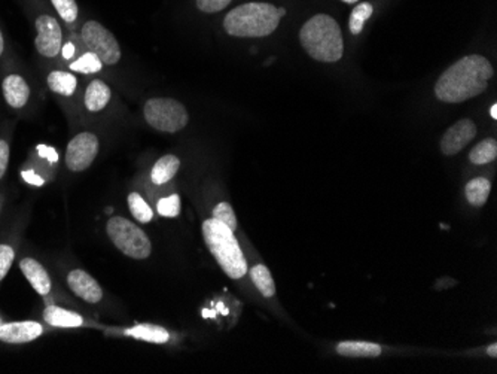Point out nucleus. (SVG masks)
Returning a JSON list of instances; mask_svg holds the SVG:
<instances>
[{
  "instance_id": "nucleus-5",
  "label": "nucleus",
  "mask_w": 497,
  "mask_h": 374,
  "mask_svg": "<svg viewBox=\"0 0 497 374\" xmlns=\"http://www.w3.org/2000/svg\"><path fill=\"white\" fill-rule=\"evenodd\" d=\"M203 235L210 254L217 264L221 265L224 273L231 279H242L247 273V263L234 232L217 219H205L203 223Z\"/></svg>"
},
{
  "instance_id": "nucleus-22",
  "label": "nucleus",
  "mask_w": 497,
  "mask_h": 374,
  "mask_svg": "<svg viewBox=\"0 0 497 374\" xmlns=\"http://www.w3.org/2000/svg\"><path fill=\"white\" fill-rule=\"evenodd\" d=\"M103 63L91 51L85 50L80 57H76L72 63L67 64V69L73 73H81L82 76H96L103 71Z\"/></svg>"
},
{
  "instance_id": "nucleus-3",
  "label": "nucleus",
  "mask_w": 497,
  "mask_h": 374,
  "mask_svg": "<svg viewBox=\"0 0 497 374\" xmlns=\"http://www.w3.org/2000/svg\"><path fill=\"white\" fill-rule=\"evenodd\" d=\"M24 14L34 30V50L39 57L57 62L63 48L64 29L48 0H20Z\"/></svg>"
},
{
  "instance_id": "nucleus-37",
  "label": "nucleus",
  "mask_w": 497,
  "mask_h": 374,
  "mask_svg": "<svg viewBox=\"0 0 497 374\" xmlns=\"http://www.w3.org/2000/svg\"><path fill=\"white\" fill-rule=\"evenodd\" d=\"M490 115H492V118H493V120H497V105L492 106V110H490Z\"/></svg>"
},
{
  "instance_id": "nucleus-28",
  "label": "nucleus",
  "mask_w": 497,
  "mask_h": 374,
  "mask_svg": "<svg viewBox=\"0 0 497 374\" xmlns=\"http://www.w3.org/2000/svg\"><path fill=\"white\" fill-rule=\"evenodd\" d=\"M214 218L225 224L226 227L231 228L233 232L237 230V218H235L234 211L231 207L230 203L222 202L216 205L214 209Z\"/></svg>"
},
{
  "instance_id": "nucleus-1",
  "label": "nucleus",
  "mask_w": 497,
  "mask_h": 374,
  "mask_svg": "<svg viewBox=\"0 0 497 374\" xmlns=\"http://www.w3.org/2000/svg\"><path fill=\"white\" fill-rule=\"evenodd\" d=\"M493 66L483 55H466L452 64L435 84V96L445 103H462L484 93Z\"/></svg>"
},
{
  "instance_id": "nucleus-7",
  "label": "nucleus",
  "mask_w": 497,
  "mask_h": 374,
  "mask_svg": "<svg viewBox=\"0 0 497 374\" xmlns=\"http://www.w3.org/2000/svg\"><path fill=\"white\" fill-rule=\"evenodd\" d=\"M106 233L119 253L133 260H147L152 253L151 240L142 228L124 216H112L106 224Z\"/></svg>"
},
{
  "instance_id": "nucleus-10",
  "label": "nucleus",
  "mask_w": 497,
  "mask_h": 374,
  "mask_svg": "<svg viewBox=\"0 0 497 374\" xmlns=\"http://www.w3.org/2000/svg\"><path fill=\"white\" fill-rule=\"evenodd\" d=\"M0 90L9 110H24L32 101V87L20 72H6L0 81Z\"/></svg>"
},
{
  "instance_id": "nucleus-11",
  "label": "nucleus",
  "mask_w": 497,
  "mask_h": 374,
  "mask_svg": "<svg viewBox=\"0 0 497 374\" xmlns=\"http://www.w3.org/2000/svg\"><path fill=\"white\" fill-rule=\"evenodd\" d=\"M112 101V87L105 80H101L99 76H94L85 85L81 103H82V110L88 115H100L105 114Z\"/></svg>"
},
{
  "instance_id": "nucleus-29",
  "label": "nucleus",
  "mask_w": 497,
  "mask_h": 374,
  "mask_svg": "<svg viewBox=\"0 0 497 374\" xmlns=\"http://www.w3.org/2000/svg\"><path fill=\"white\" fill-rule=\"evenodd\" d=\"M157 211H158V214L161 215V216H166V218H176V216H179V196H177V194H173V196H168V197L161 198L158 205H157Z\"/></svg>"
},
{
  "instance_id": "nucleus-35",
  "label": "nucleus",
  "mask_w": 497,
  "mask_h": 374,
  "mask_svg": "<svg viewBox=\"0 0 497 374\" xmlns=\"http://www.w3.org/2000/svg\"><path fill=\"white\" fill-rule=\"evenodd\" d=\"M5 50H6V41H5L4 30H2V25H0V60L4 57Z\"/></svg>"
},
{
  "instance_id": "nucleus-13",
  "label": "nucleus",
  "mask_w": 497,
  "mask_h": 374,
  "mask_svg": "<svg viewBox=\"0 0 497 374\" xmlns=\"http://www.w3.org/2000/svg\"><path fill=\"white\" fill-rule=\"evenodd\" d=\"M45 85L54 96L62 101H71L72 105L78 99L80 78L69 69H51L45 75Z\"/></svg>"
},
{
  "instance_id": "nucleus-27",
  "label": "nucleus",
  "mask_w": 497,
  "mask_h": 374,
  "mask_svg": "<svg viewBox=\"0 0 497 374\" xmlns=\"http://www.w3.org/2000/svg\"><path fill=\"white\" fill-rule=\"evenodd\" d=\"M372 13H374V8L368 2H362V4L358 5L353 9L350 22H349V29H350L351 34H355V36L360 34V32L364 30L365 22H367L368 18L371 17Z\"/></svg>"
},
{
  "instance_id": "nucleus-14",
  "label": "nucleus",
  "mask_w": 497,
  "mask_h": 374,
  "mask_svg": "<svg viewBox=\"0 0 497 374\" xmlns=\"http://www.w3.org/2000/svg\"><path fill=\"white\" fill-rule=\"evenodd\" d=\"M67 285L72 292L84 300L85 303L96 304L103 300L100 283L85 270H72L71 273L67 274Z\"/></svg>"
},
{
  "instance_id": "nucleus-18",
  "label": "nucleus",
  "mask_w": 497,
  "mask_h": 374,
  "mask_svg": "<svg viewBox=\"0 0 497 374\" xmlns=\"http://www.w3.org/2000/svg\"><path fill=\"white\" fill-rule=\"evenodd\" d=\"M43 320H45L46 324L57 328H80L84 325L82 316L59 306L46 307L45 312H43Z\"/></svg>"
},
{
  "instance_id": "nucleus-15",
  "label": "nucleus",
  "mask_w": 497,
  "mask_h": 374,
  "mask_svg": "<svg viewBox=\"0 0 497 374\" xmlns=\"http://www.w3.org/2000/svg\"><path fill=\"white\" fill-rule=\"evenodd\" d=\"M43 327L36 321H20L0 325V340L9 345H22L43 336Z\"/></svg>"
},
{
  "instance_id": "nucleus-32",
  "label": "nucleus",
  "mask_w": 497,
  "mask_h": 374,
  "mask_svg": "<svg viewBox=\"0 0 497 374\" xmlns=\"http://www.w3.org/2000/svg\"><path fill=\"white\" fill-rule=\"evenodd\" d=\"M9 156H11V145L5 138H0V179L8 170Z\"/></svg>"
},
{
  "instance_id": "nucleus-34",
  "label": "nucleus",
  "mask_w": 497,
  "mask_h": 374,
  "mask_svg": "<svg viewBox=\"0 0 497 374\" xmlns=\"http://www.w3.org/2000/svg\"><path fill=\"white\" fill-rule=\"evenodd\" d=\"M22 177L30 186L43 187V184H45L43 177L34 172V170H24V172L22 173Z\"/></svg>"
},
{
  "instance_id": "nucleus-23",
  "label": "nucleus",
  "mask_w": 497,
  "mask_h": 374,
  "mask_svg": "<svg viewBox=\"0 0 497 374\" xmlns=\"http://www.w3.org/2000/svg\"><path fill=\"white\" fill-rule=\"evenodd\" d=\"M490 191H492V184L485 177H475L473 181H469L464 188L468 202L476 207L484 206L485 202L489 200Z\"/></svg>"
},
{
  "instance_id": "nucleus-2",
  "label": "nucleus",
  "mask_w": 497,
  "mask_h": 374,
  "mask_svg": "<svg viewBox=\"0 0 497 374\" xmlns=\"http://www.w3.org/2000/svg\"><path fill=\"white\" fill-rule=\"evenodd\" d=\"M286 9L268 2H246L224 17V30L233 38H267L276 32Z\"/></svg>"
},
{
  "instance_id": "nucleus-38",
  "label": "nucleus",
  "mask_w": 497,
  "mask_h": 374,
  "mask_svg": "<svg viewBox=\"0 0 497 374\" xmlns=\"http://www.w3.org/2000/svg\"><path fill=\"white\" fill-rule=\"evenodd\" d=\"M343 2H346V4H356V2H359V0H343Z\"/></svg>"
},
{
  "instance_id": "nucleus-19",
  "label": "nucleus",
  "mask_w": 497,
  "mask_h": 374,
  "mask_svg": "<svg viewBox=\"0 0 497 374\" xmlns=\"http://www.w3.org/2000/svg\"><path fill=\"white\" fill-rule=\"evenodd\" d=\"M179 157L173 156V154L163 156L152 168L151 181L155 186H166L176 177V173L179 172Z\"/></svg>"
},
{
  "instance_id": "nucleus-33",
  "label": "nucleus",
  "mask_w": 497,
  "mask_h": 374,
  "mask_svg": "<svg viewBox=\"0 0 497 374\" xmlns=\"http://www.w3.org/2000/svg\"><path fill=\"white\" fill-rule=\"evenodd\" d=\"M39 157H43L50 163H57L59 161V154L55 151L54 148L48 147V145H39L38 147Z\"/></svg>"
},
{
  "instance_id": "nucleus-6",
  "label": "nucleus",
  "mask_w": 497,
  "mask_h": 374,
  "mask_svg": "<svg viewBox=\"0 0 497 374\" xmlns=\"http://www.w3.org/2000/svg\"><path fill=\"white\" fill-rule=\"evenodd\" d=\"M148 126L161 133H177L188 126L189 114L179 101L170 97H152L143 105Z\"/></svg>"
},
{
  "instance_id": "nucleus-31",
  "label": "nucleus",
  "mask_w": 497,
  "mask_h": 374,
  "mask_svg": "<svg viewBox=\"0 0 497 374\" xmlns=\"http://www.w3.org/2000/svg\"><path fill=\"white\" fill-rule=\"evenodd\" d=\"M14 258H15L14 249L9 245H0V281H4L5 276L8 274Z\"/></svg>"
},
{
  "instance_id": "nucleus-30",
  "label": "nucleus",
  "mask_w": 497,
  "mask_h": 374,
  "mask_svg": "<svg viewBox=\"0 0 497 374\" xmlns=\"http://www.w3.org/2000/svg\"><path fill=\"white\" fill-rule=\"evenodd\" d=\"M234 0H196V6L203 14H219L225 11Z\"/></svg>"
},
{
  "instance_id": "nucleus-36",
  "label": "nucleus",
  "mask_w": 497,
  "mask_h": 374,
  "mask_svg": "<svg viewBox=\"0 0 497 374\" xmlns=\"http://www.w3.org/2000/svg\"><path fill=\"white\" fill-rule=\"evenodd\" d=\"M487 353H489L490 357H493V358L497 357V345H496V343H493V345H490L489 348H487Z\"/></svg>"
},
{
  "instance_id": "nucleus-20",
  "label": "nucleus",
  "mask_w": 497,
  "mask_h": 374,
  "mask_svg": "<svg viewBox=\"0 0 497 374\" xmlns=\"http://www.w3.org/2000/svg\"><path fill=\"white\" fill-rule=\"evenodd\" d=\"M127 337H133L138 340L148 341V343H155V345H163L170 340V334L167 330L163 327L151 324H139L136 327L127 328L124 331Z\"/></svg>"
},
{
  "instance_id": "nucleus-12",
  "label": "nucleus",
  "mask_w": 497,
  "mask_h": 374,
  "mask_svg": "<svg viewBox=\"0 0 497 374\" xmlns=\"http://www.w3.org/2000/svg\"><path fill=\"white\" fill-rule=\"evenodd\" d=\"M476 138V126L473 120H460L450 127L441 139V151L444 156H455L464 151Z\"/></svg>"
},
{
  "instance_id": "nucleus-17",
  "label": "nucleus",
  "mask_w": 497,
  "mask_h": 374,
  "mask_svg": "<svg viewBox=\"0 0 497 374\" xmlns=\"http://www.w3.org/2000/svg\"><path fill=\"white\" fill-rule=\"evenodd\" d=\"M48 4L67 32H80L82 14L76 0H48Z\"/></svg>"
},
{
  "instance_id": "nucleus-4",
  "label": "nucleus",
  "mask_w": 497,
  "mask_h": 374,
  "mask_svg": "<svg viewBox=\"0 0 497 374\" xmlns=\"http://www.w3.org/2000/svg\"><path fill=\"white\" fill-rule=\"evenodd\" d=\"M300 43L311 59L335 63L344 54L343 34L339 23L326 14H318L302 25Z\"/></svg>"
},
{
  "instance_id": "nucleus-16",
  "label": "nucleus",
  "mask_w": 497,
  "mask_h": 374,
  "mask_svg": "<svg viewBox=\"0 0 497 374\" xmlns=\"http://www.w3.org/2000/svg\"><path fill=\"white\" fill-rule=\"evenodd\" d=\"M20 269L25 279L29 281L30 285L39 295L50 294L51 292V278L45 267H43L38 260L34 258H23L20 261Z\"/></svg>"
},
{
  "instance_id": "nucleus-9",
  "label": "nucleus",
  "mask_w": 497,
  "mask_h": 374,
  "mask_svg": "<svg viewBox=\"0 0 497 374\" xmlns=\"http://www.w3.org/2000/svg\"><path fill=\"white\" fill-rule=\"evenodd\" d=\"M100 152V139L96 131L82 130L76 133L67 143L64 163L73 173L85 172L91 168Z\"/></svg>"
},
{
  "instance_id": "nucleus-25",
  "label": "nucleus",
  "mask_w": 497,
  "mask_h": 374,
  "mask_svg": "<svg viewBox=\"0 0 497 374\" xmlns=\"http://www.w3.org/2000/svg\"><path fill=\"white\" fill-rule=\"evenodd\" d=\"M497 157V142L496 139L481 140L478 145L473 148V151L469 154V160L473 161L476 166H484V164L492 163L496 160Z\"/></svg>"
},
{
  "instance_id": "nucleus-26",
  "label": "nucleus",
  "mask_w": 497,
  "mask_h": 374,
  "mask_svg": "<svg viewBox=\"0 0 497 374\" xmlns=\"http://www.w3.org/2000/svg\"><path fill=\"white\" fill-rule=\"evenodd\" d=\"M127 203H129L131 215L138 219L139 223H151L152 218H154V212H152L151 206L143 200L140 194L131 193L127 198Z\"/></svg>"
},
{
  "instance_id": "nucleus-8",
  "label": "nucleus",
  "mask_w": 497,
  "mask_h": 374,
  "mask_svg": "<svg viewBox=\"0 0 497 374\" xmlns=\"http://www.w3.org/2000/svg\"><path fill=\"white\" fill-rule=\"evenodd\" d=\"M78 34L85 48L96 54L105 68H113L119 64L122 60L121 45L118 43L117 36L106 25L92 18H82Z\"/></svg>"
},
{
  "instance_id": "nucleus-24",
  "label": "nucleus",
  "mask_w": 497,
  "mask_h": 374,
  "mask_svg": "<svg viewBox=\"0 0 497 374\" xmlns=\"http://www.w3.org/2000/svg\"><path fill=\"white\" fill-rule=\"evenodd\" d=\"M251 278L265 299H272V297L276 295V285H274L270 270L265 265H253L251 269Z\"/></svg>"
},
{
  "instance_id": "nucleus-21",
  "label": "nucleus",
  "mask_w": 497,
  "mask_h": 374,
  "mask_svg": "<svg viewBox=\"0 0 497 374\" xmlns=\"http://www.w3.org/2000/svg\"><path fill=\"white\" fill-rule=\"evenodd\" d=\"M337 352L347 358H376L381 355V346L369 341H343L337 346Z\"/></svg>"
}]
</instances>
